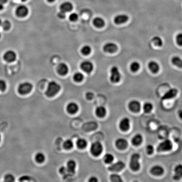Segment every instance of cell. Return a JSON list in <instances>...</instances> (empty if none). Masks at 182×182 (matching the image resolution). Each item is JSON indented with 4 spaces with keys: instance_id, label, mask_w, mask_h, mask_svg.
I'll return each instance as SVG.
<instances>
[{
    "instance_id": "obj_53",
    "label": "cell",
    "mask_w": 182,
    "mask_h": 182,
    "mask_svg": "<svg viewBox=\"0 0 182 182\" xmlns=\"http://www.w3.org/2000/svg\"><path fill=\"white\" fill-rule=\"evenodd\" d=\"M1 135H0V141H1Z\"/></svg>"
},
{
    "instance_id": "obj_1",
    "label": "cell",
    "mask_w": 182,
    "mask_h": 182,
    "mask_svg": "<svg viewBox=\"0 0 182 182\" xmlns=\"http://www.w3.org/2000/svg\"><path fill=\"white\" fill-rule=\"evenodd\" d=\"M60 86L55 81H51L49 83L46 92V94L49 97L55 96L60 90Z\"/></svg>"
},
{
    "instance_id": "obj_36",
    "label": "cell",
    "mask_w": 182,
    "mask_h": 182,
    "mask_svg": "<svg viewBox=\"0 0 182 182\" xmlns=\"http://www.w3.org/2000/svg\"><path fill=\"white\" fill-rule=\"evenodd\" d=\"M73 79L75 81L80 82L83 79L84 76L82 73L80 72H77L73 75Z\"/></svg>"
},
{
    "instance_id": "obj_14",
    "label": "cell",
    "mask_w": 182,
    "mask_h": 182,
    "mask_svg": "<svg viewBox=\"0 0 182 182\" xmlns=\"http://www.w3.org/2000/svg\"><path fill=\"white\" fill-rule=\"evenodd\" d=\"M3 57L5 61L11 62L14 61L16 59V55L13 51L8 50L4 53Z\"/></svg>"
},
{
    "instance_id": "obj_51",
    "label": "cell",
    "mask_w": 182,
    "mask_h": 182,
    "mask_svg": "<svg viewBox=\"0 0 182 182\" xmlns=\"http://www.w3.org/2000/svg\"><path fill=\"white\" fill-rule=\"evenodd\" d=\"M2 23V22L1 20L0 19V27L1 26Z\"/></svg>"
},
{
    "instance_id": "obj_28",
    "label": "cell",
    "mask_w": 182,
    "mask_h": 182,
    "mask_svg": "<svg viewBox=\"0 0 182 182\" xmlns=\"http://www.w3.org/2000/svg\"><path fill=\"white\" fill-rule=\"evenodd\" d=\"M114 157L111 153H107L104 157V162L107 164H111L114 161Z\"/></svg>"
},
{
    "instance_id": "obj_49",
    "label": "cell",
    "mask_w": 182,
    "mask_h": 182,
    "mask_svg": "<svg viewBox=\"0 0 182 182\" xmlns=\"http://www.w3.org/2000/svg\"><path fill=\"white\" fill-rule=\"evenodd\" d=\"M7 1L8 0H0V3H3V4H4V3L7 2Z\"/></svg>"
},
{
    "instance_id": "obj_3",
    "label": "cell",
    "mask_w": 182,
    "mask_h": 182,
    "mask_svg": "<svg viewBox=\"0 0 182 182\" xmlns=\"http://www.w3.org/2000/svg\"><path fill=\"white\" fill-rule=\"evenodd\" d=\"M111 75L110 79L113 83L119 82L121 79V75L119 69L116 66H114L111 68L110 70Z\"/></svg>"
},
{
    "instance_id": "obj_11",
    "label": "cell",
    "mask_w": 182,
    "mask_h": 182,
    "mask_svg": "<svg viewBox=\"0 0 182 182\" xmlns=\"http://www.w3.org/2000/svg\"><path fill=\"white\" fill-rule=\"evenodd\" d=\"M119 127L122 131H128L130 127V121L129 118L127 117L122 118L119 122Z\"/></svg>"
},
{
    "instance_id": "obj_54",
    "label": "cell",
    "mask_w": 182,
    "mask_h": 182,
    "mask_svg": "<svg viewBox=\"0 0 182 182\" xmlns=\"http://www.w3.org/2000/svg\"><path fill=\"white\" fill-rule=\"evenodd\" d=\"M1 34H0V38H1Z\"/></svg>"
},
{
    "instance_id": "obj_31",
    "label": "cell",
    "mask_w": 182,
    "mask_h": 182,
    "mask_svg": "<svg viewBox=\"0 0 182 182\" xmlns=\"http://www.w3.org/2000/svg\"><path fill=\"white\" fill-rule=\"evenodd\" d=\"M152 40L154 43V44L156 46H158V47H161L163 44L162 39L159 36H155L153 37L152 39Z\"/></svg>"
},
{
    "instance_id": "obj_38",
    "label": "cell",
    "mask_w": 182,
    "mask_h": 182,
    "mask_svg": "<svg viewBox=\"0 0 182 182\" xmlns=\"http://www.w3.org/2000/svg\"><path fill=\"white\" fill-rule=\"evenodd\" d=\"M11 24L8 20H5L2 23L1 27L4 30H7L10 29Z\"/></svg>"
},
{
    "instance_id": "obj_18",
    "label": "cell",
    "mask_w": 182,
    "mask_h": 182,
    "mask_svg": "<svg viewBox=\"0 0 182 182\" xmlns=\"http://www.w3.org/2000/svg\"><path fill=\"white\" fill-rule=\"evenodd\" d=\"M57 71L60 75L64 76L68 73V67L65 63H60L57 67Z\"/></svg>"
},
{
    "instance_id": "obj_39",
    "label": "cell",
    "mask_w": 182,
    "mask_h": 182,
    "mask_svg": "<svg viewBox=\"0 0 182 182\" xmlns=\"http://www.w3.org/2000/svg\"><path fill=\"white\" fill-rule=\"evenodd\" d=\"M15 181V177L11 174H7L4 177V181L7 182H12Z\"/></svg>"
},
{
    "instance_id": "obj_30",
    "label": "cell",
    "mask_w": 182,
    "mask_h": 182,
    "mask_svg": "<svg viewBox=\"0 0 182 182\" xmlns=\"http://www.w3.org/2000/svg\"><path fill=\"white\" fill-rule=\"evenodd\" d=\"M140 65L139 62L137 61H134L130 64V70L133 72H136L140 69Z\"/></svg>"
},
{
    "instance_id": "obj_4",
    "label": "cell",
    "mask_w": 182,
    "mask_h": 182,
    "mask_svg": "<svg viewBox=\"0 0 182 182\" xmlns=\"http://www.w3.org/2000/svg\"><path fill=\"white\" fill-rule=\"evenodd\" d=\"M173 144L170 140L167 139L164 140L158 145L157 147V151L165 152L170 151L172 148Z\"/></svg>"
},
{
    "instance_id": "obj_42",
    "label": "cell",
    "mask_w": 182,
    "mask_h": 182,
    "mask_svg": "<svg viewBox=\"0 0 182 182\" xmlns=\"http://www.w3.org/2000/svg\"><path fill=\"white\" fill-rule=\"evenodd\" d=\"M176 42L178 45L181 46L182 45V34L181 33L178 34L176 36Z\"/></svg>"
},
{
    "instance_id": "obj_48",
    "label": "cell",
    "mask_w": 182,
    "mask_h": 182,
    "mask_svg": "<svg viewBox=\"0 0 182 182\" xmlns=\"http://www.w3.org/2000/svg\"><path fill=\"white\" fill-rule=\"evenodd\" d=\"M3 3H0V11L3 10V8H4V6H3Z\"/></svg>"
},
{
    "instance_id": "obj_16",
    "label": "cell",
    "mask_w": 182,
    "mask_h": 182,
    "mask_svg": "<svg viewBox=\"0 0 182 182\" xmlns=\"http://www.w3.org/2000/svg\"><path fill=\"white\" fill-rule=\"evenodd\" d=\"M115 144L117 148L118 149L124 150L127 147L128 143L125 139L119 138L116 141Z\"/></svg>"
},
{
    "instance_id": "obj_24",
    "label": "cell",
    "mask_w": 182,
    "mask_h": 182,
    "mask_svg": "<svg viewBox=\"0 0 182 182\" xmlns=\"http://www.w3.org/2000/svg\"><path fill=\"white\" fill-rule=\"evenodd\" d=\"M143 141V137L140 134L135 135L131 139V143L134 146H138L142 143Z\"/></svg>"
},
{
    "instance_id": "obj_45",
    "label": "cell",
    "mask_w": 182,
    "mask_h": 182,
    "mask_svg": "<svg viewBox=\"0 0 182 182\" xmlns=\"http://www.w3.org/2000/svg\"><path fill=\"white\" fill-rule=\"evenodd\" d=\"M57 16L60 18L63 19V18L66 17V13L64 12H62V11H60V12L58 13Z\"/></svg>"
},
{
    "instance_id": "obj_17",
    "label": "cell",
    "mask_w": 182,
    "mask_h": 182,
    "mask_svg": "<svg viewBox=\"0 0 182 182\" xmlns=\"http://www.w3.org/2000/svg\"><path fill=\"white\" fill-rule=\"evenodd\" d=\"M164 169L160 165H155L151 169L150 172L152 174L156 176H160L164 172Z\"/></svg>"
},
{
    "instance_id": "obj_21",
    "label": "cell",
    "mask_w": 182,
    "mask_h": 182,
    "mask_svg": "<svg viewBox=\"0 0 182 182\" xmlns=\"http://www.w3.org/2000/svg\"><path fill=\"white\" fill-rule=\"evenodd\" d=\"M67 110L69 114H76L79 110V106L76 103L71 102L69 103L67 105Z\"/></svg>"
},
{
    "instance_id": "obj_13",
    "label": "cell",
    "mask_w": 182,
    "mask_h": 182,
    "mask_svg": "<svg viewBox=\"0 0 182 182\" xmlns=\"http://www.w3.org/2000/svg\"><path fill=\"white\" fill-rule=\"evenodd\" d=\"M129 17L126 14H118L114 18V22L117 25H121L125 23L128 21Z\"/></svg>"
},
{
    "instance_id": "obj_41",
    "label": "cell",
    "mask_w": 182,
    "mask_h": 182,
    "mask_svg": "<svg viewBox=\"0 0 182 182\" xmlns=\"http://www.w3.org/2000/svg\"><path fill=\"white\" fill-rule=\"evenodd\" d=\"M6 88V83L5 81L3 79H0V91L3 92Z\"/></svg>"
},
{
    "instance_id": "obj_8",
    "label": "cell",
    "mask_w": 182,
    "mask_h": 182,
    "mask_svg": "<svg viewBox=\"0 0 182 182\" xmlns=\"http://www.w3.org/2000/svg\"><path fill=\"white\" fill-rule=\"evenodd\" d=\"M118 47L116 44L113 42H107L103 47V50L107 53H113L116 52Z\"/></svg>"
},
{
    "instance_id": "obj_34",
    "label": "cell",
    "mask_w": 182,
    "mask_h": 182,
    "mask_svg": "<svg viewBox=\"0 0 182 182\" xmlns=\"http://www.w3.org/2000/svg\"><path fill=\"white\" fill-rule=\"evenodd\" d=\"M35 159L36 161L39 163H41L44 161L45 160V155L42 153H38L36 155Z\"/></svg>"
},
{
    "instance_id": "obj_25",
    "label": "cell",
    "mask_w": 182,
    "mask_h": 182,
    "mask_svg": "<svg viewBox=\"0 0 182 182\" xmlns=\"http://www.w3.org/2000/svg\"><path fill=\"white\" fill-rule=\"evenodd\" d=\"M174 174L173 178L175 180H179L182 176V166L181 164L178 165L174 169Z\"/></svg>"
},
{
    "instance_id": "obj_7",
    "label": "cell",
    "mask_w": 182,
    "mask_h": 182,
    "mask_svg": "<svg viewBox=\"0 0 182 182\" xmlns=\"http://www.w3.org/2000/svg\"><path fill=\"white\" fill-rule=\"evenodd\" d=\"M125 167V164L124 162L119 161L111 164V165L108 167V170L111 172H118L121 171Z\"/></svg>"
},
{
    "instance_id": "obj_52",
    "label": "cell",
    "mask_w": 182,
    "mask_h": 182,
    "mask_svg": "<svg viewBox=\"0 0 182 182\" xmlns=\"http://www.w3.org/2000/svg\"><path fill=\"white\" fill-rule=\"evenodd\" d=\"M21 1H25L27 0H21Z\"/></svg>"
},
{
    "instance_id": "obj_32",
    "label": "cell",
    "mask_w": 182,
    "mask_h": 182,
    "mask_svg": "<svg viewBox=\"0 0 182 182\" xmlns=\"http://www.w3.org/2000/svg\"><path fill=\"white\" fill-rule=\"evenodd\" d=\"M110 179L111 181L113 182H122V178L120 175L116 173H113L111 174Z\"/></svg>"
},
{
    "instance_id": "obj_27",
    "label": "cell",
    "mask_w": 182,
    "mask_h": 182,
    "mask_svg": "<svg viewBox=\"0 0 182 182\" xmlns=\"http://www.w3.org/2000/svg\"><path fill=\"white\" fill-rule=\"evenodd\" d=\"M172 63L174 66L179 68L182 67V60L178 56H174L171 59Z\"/></svg>"
},
{
    "instance_id": "obj_35",
    "label": "cell",
    "mask_w": 182,
    "mask_h": 182,
    "mask_svg": "<svg viewBox=\"0 0 182 182\" xmlns=\"http://www.w3.org/2000/svg\"><path fill=\"white\" fill-rule=\"evenodd\" d=\"M92 51L91 47L89 45H85L82 47L81 49V51L82 54L84 55H88L90 54Z\"/></svg>"
},
{
    "instance_id": "obj_44",
    "label": "cell",
    "mask_w": 182,
    "mask_h": 182,
    "mask_svg": "<svg viewBox=\"0 0 182 182\" xmlns=\"http://www.w3.org/2000/svg\"><path fill=\"white\" fill-rule=\"evenodd\" d=\"M94 96V95L93 93L91 92H88L86 93V98L88 100H92Z\"/></svg>"
},
{
    "instance_id": "obj_40",
    "label": "cell",
    "mask_w": 182,
    "mask_h": 182,
    "mask_svg": "<svg viewBox=\"0 0 182 182\" xmlns=\"http://www.w3.org/2000/svg\"><path fill=\"white\" fill-rule=\"evenodd\" d=\"M154 147L151 145H148L146 148L147 153L149 155H151L154 152Z\"/></svg>"
},
{
    "instance_id": "obj_37",
    "label": "cell",
    "mask_w": 182,
    "mask_h": 182,
    "mask_svg": "<svg viewBox=\"0 0 182 182\" xmlns=\"http://www.w3.org/2000/svg\"><path fill=\"white\" fill-rule=\"evenodd\" d=\"M73 142L70 140H67L63 144V146L66 149H70L73 147Z\"/></svg>"
},
{
    "instance_id": "obj_9",
    "label": "cell",
    "mask_w": 182,
    "mask_h": 182,
    "mask_svg": "<svg viewBox=\"0 0 182 182\" xmlns=\"http://www.w3.org/2000/svg\"><path fill=\"white\" fill-rule=\"evenodd\" d=\"M80 68L84 72L86 73H90L94 69V66L92 63L90 61H84L81 63Z\"/></svg>"
},
{
    "instance_id": "obj_47",
    "label": "cell",
    "mask_w": 182,
    "mask_h": 182,
    "mask_svg": "<svg viewBox=\"0 0 182 182\" xmlns=\"http://www.w3.org/2000/svg\"><path fill=\"white\" fill-rule=\"evenodd\" d=\"M88 181L89 182H97L98 181V179L96 177L92 176L89 179Z\"/></svg>"
},
{
    "instance_id": "obj_10",
    "label": "cell",
    "mask_w": 182,
    "mask_h": 182,
    "mask_svg": "<svg viewBox=\"0 0 182 182\" xmlns=\"http://www.w3.org/2000/svg\"><path fill=\"white\" fill-rule=\"evenodd\" d=\"M128 107L129 110L132 112L134 113H138L140 111L141 105L139 101L133 100L129 102Z\"/></svg>"
},
{
    "instance_id": "obj_33",
    "label": "cell",
    "mask_w": 182,
    "mask_h": 182,
    "mask_svg": "<svg viewBox=\"0 0 182 182\" xmlns=\"http://www.w3.org/2000/svg\"><path fill=\"white\" fill-rule=\"evenodd\" d=\"M153 105L150 102H146L143 105V109L145 113H150L153 110Z\"/></svg>"
},
{
    "instance_id": "obj_23",
    "label": "cell",
    "mask_w": 182,
    "mask_h": 182,
    "mask_svg": "<svg viewBox=\"0 0 182 182\" xmlns=\"http://www.w3.org/2000/svg\"><path fill=\"white\" fill-rule=\"evenodd\" d=\"M93 24L95 27L101 28L105 25V21L101 17H96L93 20Z\"/></svg>"
},
{
    "instance_id": "obj_12",
    "label": "cell",
    "mask_w": 182,
    "mask_h": 182,
    "mask_svg": "<svg viewBox=\"0 0 182 182\" xmlns=\"http://www.w3.org/2000/svg\"><path fill=\"white\" fill-rule=\"evenodd\" d=\"M16 14L19 17H25L28 13V9L25 5H20L16 10Z\"/></svg>"
},
{
    "instance_id": "obj_15",
    "label": "cell",
    "mask_w": 182,
    "mask_h": 182,
    "mask_svg": "<svg viewBox=\"0 0 182 182\" xmlns=\"http://www.w3.org/2000/svg\"><path fill=\"white\" fill-rule=\"evenodd\" d=\"M178 91L175 88H172L166 92L161 97L163 100H170L172 99L177 95Z\"/></svg>"
},
{
    "instance_id": "obj_26",
    "label": "cell",
    "mask_w": 182,
    "mask_h": 182,
    "mask_svg": "<svg viewBox=\"0 0 182 182\" xmlns=\"http://www.w3.org/2000/svg\"><path fill=\"white\" fill-rule=\"evenodd\" d=\"M95 114L99 117H104L107 114L106 109L105 107L103 106L97 107L95 110Z\"/></svg>"
},
{
    "instance_id": "obj_20",
    "label": "cell",
    "mask_w": 182,
    "mask_h": 182,
    "mask_svg": "<svg viewBox=\"0 0 182 182\" xmlns=\"http://www.w3.org/2000/svg\"><path fill=\"white\" fill-rule=\"evenodd\" d=\"M76 167V163L73 160H70L67 163V171L70 174H74Z\"/></svg>"
},
{
    "instance_id": "obj_2",
    "label": "cell",
    "mask_w": 182,
    "mask_h": 182,
    "mask_svg": "<svg viewBox=\"0 0 182 182\" xmlns=\"http://www.w3.org/2000/svg\"><path fill=\"white\" fill-rule=\"evenodd\" d=\"M140 155L138 153H134L131 155L129 161V167L131 170L134 171L139 170L140 167Z\"/></svg>"
},
{
    "instance_id": "obj_29",
    "label": "cell",
    "mask_w": 182,
    "mask_h": 182,
    "mask_svg": "<svg viewBox=\"0 0 182 182\" xmlns=\"http://www.w3.org/2000/svg\"><path fill=\"white\" fill-rule=\"evenodd\" d=\"M76 145L79 148L83 149L87 146V142L84 139L79 138L77 140Z\"/></svg>"
},
{
    "instance_id": "obj_19",
    "label": "cell",
    "mask_w": 182,
    "mask_h": 182,
    "mask_svg": "<svg viewBox=\"0 0 182 182\" xmlns=\"http://www.w3.org/2000/svg\"><path fill=\"white\" fill-rule=\"evenodd\" d=\"M149 69L151 72L153 73H157L160 69V66L159 63L155 61H151L148 64Z\"/></svg>"
},
{
    "instance_id": "obj_5",
    "label": "cell",
    "mask_w": 182,
    "mask_h": 182,
    "mask_svg": "<svg viewBox=\"0 0 182 182\" xmlns=\"http://www.w3.org/2000/svg\"><path fill=\"white\" fill-rule=\"evenodd\" d=\"M103 149V145L100 142H95L92 144L90 148L91 153L94 157H98L102 153Z\"/></svg>"
},
{
    "instance_id": "obj_50",
    "label": "cell",
    "mask_w": 182,
    "mask_h": 182,
    "mask_svg": "<svg viewBox=\"0 0 182 182\" xmlns=\"http://www.w3.org/2000/svg\"><path fill=\"white\" fill-rule=\"evenodd\" d=\"M49 2L51 3L55 1V0H47Z\"/></svg>"
},
{
    "instance_id": "obj_22",
    "label": "cell",
    "mask_w": 182,
    "mask_h": 182,
    "mask_svg": "<svg viewBox=\"0 0 182 182\" xmlns=\"http://www.w3.org/2000/svg\"><path fill=\"white\" fill-rule=\"evenodd\" d=\"M73 5L69 2H65L62 3L60 6V11L65 13L70 12L73 10Z\"/></svg>"
},
{
    "instance_id": "obj_43",
    "label": "cell",
    "mask_w": 182,
    "mask_h": 182,
    "mask_svg": "<svg viewBox=\"0 0 182 182\" xmlns=\"http://www.w3.org/2000/svg\"><path fill=\"white\" fill-rule=\"evenodd\" d=\"M70 20V21H72V22H75V21H77L78 20V18H79V16H78V14L75 13H73L71 14H70L69 16Z\"/></svg>"
},
{
    "instance_id": "obj_46",
    "label": "cell",
    "mask_w": 182,
    "mask_h": 182,
    "mask_svg": "<svg viewBox=\"0 0 182 182\" xmlns=\"http://www.w3.org/2000/svg\"><path fill=\"white\" fill-rule=\"evenodd\" d=\"M59 171L62 174H65L66 173V172H67L66 167H63V166L60 167V169Z\"/></svg>"
},
{
    "instance_id": "obj_6",
    "label": "cell",
    "mask_w": 182,
    "mask_h": 182,
    "mask_svg": "<svg viewBox=\"0 0 182 182\" xmlns=\"http://www.w3.org/2000/svg\"><path fill=\"white\" fill-rule=\"evenodd\" d=\"M33 89V85L29 82H24L20 83L18 87V92L22 95H25L30 93Z\"/></svg>"
}]
</instances>
